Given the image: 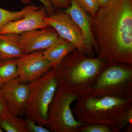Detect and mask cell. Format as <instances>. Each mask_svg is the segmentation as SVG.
<instances>
[{
  "label": "cell",
  "instance_id": "ba28073f",
  "mask_svg": "<svg viewBox=\"0 0 132 132\" xmlns=\"http://www.w3.org/2000/svg\"><path fill=\"white\" fill-rule=\"evenodd\" d=\"M47 15L43 6L27 14L23 18L8 22L0 29V34L22 33L49 27L45 22Z\"/></svg>",
  "mask_w": 132,
  "mask_h": 132
},
{
  "label": "cell",
  "instance_id": "7a4b0ae2",
  "mask_svg": "<svg viewBox=\"0 0 132 132\" xmlns=\"http://www.w3.org/2000/svg\"><path fill=\"white\" fill-rule=\"evenodd\" d=\"M29 92L26 119L43 126H46L49 106L58 86L54 69L29 82Z\"/></svg>",
  "mask_w": 132,
  "mask_h": 132
},
{
  "label": "cell",
  "instance_id": "d4e9b609",
  "mask_svg": "<svg viewBox=\"0 0 132 132\" xmlns=\"http://www.w3.org/2000/svg\"><path fill=\"white\" fill-rule=\"evenodd\" d=\"M24 5H29L32 4V2L31 0H18Z\"/></svg>",
  "mask_w": 132,
  "mask_h": 132
},
{
  "label": "cell",
  "instance_id": "6da1fadb",
  "mask_svg": "<svg viewBox=\"0 0 132 132\" xmlns=\"http://www.w3.org/2000/svg\"><path fill=\"white\" fill-rule=\"evenodd\" d=\"M91 23L98 46L111 59L130 61L132 53V0H110Z\"/></svg>",
  "mask_w": 132,
  "mask_h": 132
},
{
  "label": "cell",
  "instance_id": "d6986e66",
  "mask_svg": "<svg viewBox=\"0 0 132 132\" xmlns=\"http://www.w3.org/2000/svg\"><path fill=\"white\" fill-rule=\"evenodd\" d=\"M16 116L10 111L0 90V123L2 120H10Z\"/></svg>",
  "mask_w": 132,
  "mask_h": 132
},
{
  "label": "cell",
  "instance_id": "ac0fdd59",
  "mask_svg": "<svg viewBox=\"0 0 132 132\" xmlns=\"http://www.w3.org/2000/svg\"><path fill=\"white\" fill-rule=\"evenodd\" d=\"M80 6L93 18L96 14L100 7L97 0H76Z\"/></svg>",
  "mask_w": 132,
  "mask_h": 132
},
{
  "label": "cell",
  "instance_id": "30bf717a",
  "mask_svg": "<svg viewBox=\"0 0 132 132\" xmlns=\"http://www.w3.org/2000/svg\"><path fill=\"white\" fill-rule=\"evenodd\" d=\"M71 4L62 10L69 15L80 29L85 43L86 52H90L98 46L92 29L91 17L82 9L76 0H70Z\"/></svg>",
  "mask_w": 132,
  "mask_h": 132
},
{
  "label": "cell",
  "instance_id": "5bb4252c",
  "mask_svg": "<svg viewBox=\"0 0 132 132\" xmlns=\"http://www.w3.org/2000/svg\"><path fill=\"white\" fill-rule=\"evenodd\" d=\"M16 59L0 61V87L19 78Z\"/></svg>",
  "mask_w": 132,
  "mask_h": 132
},
{
  "label": "cell",
  "instance_id": "7c38bea8",
  "mask_svg": "<svg viewBox=\"0 0 132 132\" xmlns=\"http://www.w3.org/2000/svg\"><path fill=\"white\" fill-rule=\"evenodd\" d=\"M25 54L19 43V34H0V61L18 59Z\"/></svg>",
  "mask_w": 132,
  "mask_h": 132
},
{
  "label": "cell",
  "instance_id": "8fae6325",
  "mask_svg": "<svg viewBox=\"0 0 132 132\" xmlns=\"http://www.w3.org/2000/svg\"><path fill=\"white\" fill-rule=\"evenodd\" d=\"M75 49L71 43L60 36L53 45L43 51V54L55 68Z\"/></svg>",
  "mask_w": 132,
  "mask_h": 132
},
{
  "label": "cell",
  "instance_id": "8992f818",
  "mask_svg": "<svg viewBox=\"0 0 132 132\" xmlns=\"http://www.w3.org/2000/svg\"><path fill=\"white\" fill-rule=\"evenodd\" d=\"M0 90L10 112L21 118L25 116L29 95V83L18 78L3 86Z\"/></svg>",
  "mask_w": 132,
  "mask_h": 132
},
{
  "label": "cell",
  "instance_id": "484cf974",
  "mask_svg": "<svg viewBox=\"0 0 132 132\" xmlns=\"http://www.w3.org/2000/svg\"><path fill=\"white\" fill-rule=\"evenodd\" d=\"M4 132V131H3V130L1 128V127H0V132Z\"/></svg>",
  "mask_w": 132,
  "mask_h": 132
},
{
  "label": "cell",
  "instance_id": "5b68a950",
  "mask_svg": "<svg viewBox=\"0 0 132 132\" xmlns=\"http://www.w3.org/2000/svg\"><path fill=\"white\" fill-rule=\"evenodd\" d=\"M19 79L30 82L40 78L53 67L41 50L26 54L16 60Z\"/></svg>",
  "mask_w": 132,
  "mask_h": 132
},
{
  "label": "cell",
  "instance_id": "9a60e30c",
  "mask_svg": "<svg viewBox=\"0 0 132 132\" xmlns=\"http://www.w3.org/2000/svg\"><path fill=\"white\" fill-rule=\"evenodd\" d=\"M42 6L29 4L18 11H10L0 7V29L8 22L21 19L27 14L40 8Z\"/></svg>",
  "mask_w": 132,
  "mask_h": 132
},
{
  "label": "cell",
  "instance_id": "44dd1931",
  "mask_svg": "<svg viewBox=\"0 0 132 132\" xmlns=\"http://www.w3.org/2000/svg\"><path fill=\"white\" fill-rule=\"evenodd\" d=\"M55 9H67L71 4L70 0H51Z\"/></svg>",
  "mask_w": 132,
  "mask_h": 132
},
{
  "label": "cell",
  "instance_id": "603a6c76",
  "mask_svg": "<svg viewBox=\"0 0 132 132\" xmlns=\"http://www.w3.org/2000/svg\"><path fill=\"white\" fill-rule=\"evenodd\" d=\"M85 132H109L110 130L106 127L102 126H94L89 127L83 130Z\"/></svg>",
  "mask_w": 132,
  "mask_h": 132
},
{
  "label": "cell",
  "instance_id": "3957f363",
  "mask_svg": "<svg viewBox=\"0 0 132 132\" xmlns=\"http://www.w3.org/2000/svg\"><path fill=\"white\" fill-rule=\"evenodd\" d=\"M76 98L62 90L54 97L48 113L46 126L50 131H66L80 125L74 118L70 108Z\"/></svg>",
  "mask_w": 132,
  "mask_h": 132
},
{
  "label": "cell",
  "instance_id": "ffe728a7",
  "mask_svg": "<svg viewBox=\"0 0 132 132\" xmlns=\"http://www.w3.org/2000/svg\"><path fill=\"white\" fill-rule=\"evenodd\" d=\"M25 122L27 132H50V131L47 128L37 123L25 119Z\"/></svg>",
  "mask_w": 132,
  "mask_h": 132
},
{
  "label": "cell",
  "instance_id": "52a82bcc",
  "mask_svg": "<svg viewBox=\"0 0 132 132\" xmlns=\"http://www.w3.org/2000/svg\"><path fill=\"white\" fill-rule=\"evenodd\" d=\"M19 35L20 45L25 54L47 49L60 36L57 32L49 26L25 32Z\"/></svg>",
  "mask_w": 132,
  "mask_h": 132
},
{
  "label": "cell",
  "instance_id": "4fadbf2b",
  "mask_svg": "<svg viewBox=\"0 0 132 132\" xmlns=\"http://www.w3.org/2000/svg\"><path fill=\"white\" fill-rule=\"evenodd\" d=\"M130 75L131 72L127 69L118 67H111L102 73L96 87L101 88L115 85L126 79Z\"/></svg>",
  "mask_w": 132,
  "mask_h": 132
},
{
  "label": "cell",
  "instance_id": "2e32d148",
  "mask_svg": "<svg viewBox=\"0 0 132 132\" xmlns=\"http://www.w3.org/2000/svg\"><path fill=\"white\" fill-rule=\"evenodd\" d=\"M124 102L123 100L118 98L106 97L100 100L89 99L86 105L87 108L91 111H104L120 105Z\"/></svg>",
  "mask_w": 132,
  "mask_h": 132
},
{
  "label": "cell",
  "instance_id": "e0dca14e",
  "mask_svg": "<svg viewBox=\"0 0 132 132\" xmlns=\"http://www.w3.org/2000/svg\"><path fill=\"white\" fill-rule=\"evenodd\" d=\"M0 127L6 132H27L25 120L17 116L11 120L2 121Z\"/></svg>",
  "mask_w": 132,
  "mask_h": 132
},
{
  "label": "cell",
  "instance_id": "9c48e42d",
  "mask_svg": "<svg viewBox=\"0 0 132 132\" xmlns=\"http://www.w3.org/2000/svg\"><path fill=\"white\" fill-rule=\"evenodd\" d=\"M101 63L99 59H85L69 71L59 65L54 69L57 81L69 77L73 82H80L94 76L100 68Z\"/></svg>",
  "mask_w": 132,
  "mask_h": 132
},
{
  "label": "cell",
  "instance_id": "277c9868",
  "mask_svg": "<svg viewBox=\"0 0 132 132\" xmlns=\"http://www.w3.org/2000/svg\"><path fill=\"white\" fill-rule=\"evenodd\" d=\"M47 24L53 28L59 36L72 43L79 52H86L84 40L78 26L68 14L63 10L47 15L45 19Z\"/></svg>",
  "mask_w": 132,
  "mask_h": 132
},
{
  "label": "cell",
  "instance_id": "cb8c5ba5",
  "mask_svg": "<svg viewBox=\"0 0 132 132\" xmlns=\"http://www.w3.org/2000/svg\"><path fill=\"white\" fill-rule=\"evenodd\" d=\"M100 7L105 6L110 2V0H97Z\"/></svg>",
  "mask_w": 132,
  "mask_h": 132
},
{
  "label": "cell",
  "instance_id": "7402d4cb",
  "mask_svg": "<svg viewBox=\"0 0 132 132\" xmlns=\"http://www.w3.org/2000/svg\"><path fill=\"white\" fill-rule=\"evenodd\" d=\"M42 4L47 13V15H51L55 13V9L54 7L51 0H38Z\"/></svg>",
  "mask_w": 132,
  "mask_h": 132
}]
</instances>
